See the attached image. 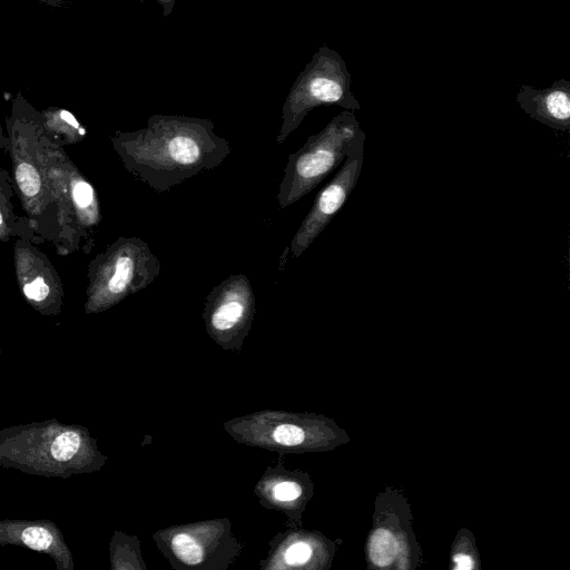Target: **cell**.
I'll return each mask as SVG.
<instances>
[{
  "label": "cell",
  "mask_w": 570,
  "mask_h": 570,
  "mask_svg": "<svg viewBox=\"0 0 570 570\" xmlns=\"http://www.w3.org/2000/svg\"><path fill=\"white\" fill-rule=\"evenodd\" d=\"M110 141L124 167L157 193L219 166L230 154L210 120L185 116H151L145 128L116 131Z\"/></svg>",
  "instance_id": "1"
},
{
  "label": "cell",
  "mask_w": 570,
  "mask_h": 570,
  "mask_svg": "<svg viewBox=\"0 0 570 570\" xmlns=\"http://www.w3.org/2000/svg\"><path fill=\"white\" fill-rule=\"evenodd\" d=\"M100 454L88 431L56 419L0 430V465L22 473L63 478L89 473Z\"/></svg>",
  "instance_id": "2"
},
{
  "label": "cell",
  "mask_w": 570,
  "mask_h": 570,
  "mask_svg": "<svg viewBox=\"0 0 570 570\" xmlns=\"http://www.w3.org/2000/svg\"><path fill=\"white\" fill-rule=\"evenodd\" d=\"M6 124L16 193L38 237L55 245L58 227L47 178L41 115L22 97H18Z\"/></svg>",
  "instance_id": "3"
},
{
  "label": "cell",
  "mask_w": 570,
  "mask_h": 570,
  "mask_svg": "<svg viewBox=\"0 0 570 570\" xmlns=\"http://www.w3.org/2000/svg\"><path fill=\"white\" fill-rule=\"evenodd\" d=\"M47 178L56 206L59 255L90 250L101 222L99 198L91 183L68 158L63 148L45 135Z\"/></svg>",
  "instance_id": "4"
},
{
  "label": "cell",
  "mask_w": 570,
  "mask_h": 570,
  "mask_svg": "<svg viewBox=\"0 0 570 570\" xmlns=\"http://www.w3.org/2000/svg\"><path fill=\"white\" fill-rule=\"evenodd\" d=\"M160 273V262L137 236H120L96 255L88 266L85 312L106 311L150 285Z\"/></svg>",
  "instance_id": "5"
},
{
  "label": "cell",
  "mask_w": 570,
  "mask_h": 570,
  "mask_svg": "<svg viewBox=\"0 0 570 570\" xmlns=\"http://www.w3.org/2000/svg\"><path fill=\"white\" fill-rule=\"evenodd\" d=\"M360 130L353 111L344 110L320 132L309 136L297 151L289 154L277 193L279 208L298 202L336 169Z\"/></svg>",
  "instance_id": "6"
},
{
  "label": "cell",
  "mask_w": 570,
  "mask_h": 570,
  "mask_svg": "<svg viewBox=\"0 0 570 570\" xmlns=\"http://www.w3.org/2000/svg\"><path fill=\"white\" fill-rule=\"evenodd\" d=\"M321 105H337L345 110H358L360 102L351 91V75L345 61L334 50L323 47L288 96L276 137L282 145L298 128L305 116Z\"/></svg>",
  "instance_id": "7"
},
{
  "label": "cell",
  "mask_w": 570,
  "mask_h": 570,
  "mask_svg": "<svg viewBox=\"0 0 570 570\" xmlns=\"http://www.w3.org/2000/svg\"><path fill=\"white\" fill-rule=\"evenodd\" d=\"M365 132L361 129L340 170L316 195L312 208L294 234L289 253L299 257L330 224L355 188L364 161Z\"/></svg>",
  "instance_id": "8"
},
{
  "label": "cell",
  "mask_w": 570,
  "mask_h": 570,
  "mask_svg": "<svg viewBox=\"0 0 570 570\" xmlns=\"http://www.w3.org/2000/svg\"><path fill=\"white\" fill-rule=\"evenodd\" d=\"M29 239L17 238L13 259L17 282L28 304L43 316H57L63 306L62 281L48 256Z\"/></svg>",
  "instance_id": "9"
},
{
  "label": "cell",
  "mask_w": 570,
  "mask_h": 570,
  "mask_svg": "<svg viewBox=\"0 0 570 570\" xmlns=\"http://www.w3.org/2000/svg\"><path fill=\"white\" fill-rule=\"evenodd\" d=\"M254 313L255 296L248 277L234 274L208 293L203 315L210 333L229 338L246 333Z\"/></svg>",
  "instance_id": "10"
},
{
  "label": "cell",
  "mask_w": 570,
  "mask_h": 570,
  "mask_svg": "<svg viewBox=\"0 0 570 570\" xmlns=\"http://www.w3.org/2000/svg\"><path fill=\"white\" fill-rule=\"evenodd\" d=\"M13 544L46 553L58 570H73V558L61 530L49 520H1L0 546Z\"/></svg>",
  "instance_id": "11"
},
{
  "label": "cell",
  "mask_w": 570,
  "mask_h": 570,
  "mask_svg": "<svg viewBox=\"0 0 570 570\" xmlns=\"http://www.w3.org/2000/svg\"><path fill=\"white\" fill-rule=\"evenodd\" d=\"M515 99L532 119L557 131L570 130L569 80L559 79L544 89L522 85Z\"/></svg>",
  "instance_id": "12"
},
{
  "label": "cell",
  "mask_w": 570,
  "mask_h": 570,
  "mask_svg": "<svg viewBox=\"0 0 570 570\" xmlns=\"http://www.w3.org/2000/svg\"><path fill=\"white\" fill-rule=\"evenodd\" d=\"M14 191L12 174L0 166V242L8 243L16 237L41 243L29 219L17 215L12 202Z\"/></svg>",
  "instance_id": "13"
},
{
  "label": "cell",
  "mask_w": 570,
  "mask_h": 570,
  "mask_svg": "<svg viewBox=\"0 0 570 570\" xmlns=\"http://www.w3.org/2000/svg\"><path fill=\"white\" fill-rule=\"evenodd\" d=\"M40 115L45 135L58 147L78 144L86 136V129L68 110L51 108Z\"/></svg>",
  "instance_id": "14"
},
{
  "label": "cell",
  "mask_w": 570,
  "mask_h": 570,
  "mask_svg": "<svg viewBox=\"0 0 570 570\" xmlns=\"http://www.w3.org/2000/svg\"><path fill=\"white\" fill-rule=\"evenodd\" d=\"M399 544L393 534L385 529L375 530L368 541V553L372 562L385 567L393 562Z\"/></svg>",
  "instance_id": "15"
},
{
  "label": "cell",
  "mask_w": 570,
  "mask_h": 570,
  "mask_svg": "<svg viewBox=\"0 0 570 570\" xmlns=\"http://www.w3.org/2000/svg\"><path fill=\"white\" fill-rule=\"evenodd\" d=\"M171 547L178 559L187 564H197L203 559L202 548L189 534H176L171 540Z\"/></svg>",
  "instance_id": "16"
},
{
  "label": "cell",
  "mask_w": 570,
  "mask_h": 570,
  "mask_svg": "<svg viewBox=\"0 0 570 570\" xmlns=\"http://www.w3.org/2000/svg\"><path fill=\"white\" fill-rule=\"evenodd\" d=\"M274 440L282 445H298L304 441V431L293 424H282L273 433Z\"/></svg>",
  "instance_id": "17"
},
{
  "label": "cell",
  "mask_w": 570,
  "mask_h": 570,
  "mask_svg": "<svg viewBox=\"0 0 570 570\" xmlns=\"http://www.w3.org/2000/svg\"><path fill=\"white\" fill-rule=\"evenodd\" d=\"M311 548L304 542L294 543L285 553V559L291 564L304 563L311 557Z\"/></svg>",
  "instance_id": "18"
},
{
  "label": "cell",
  "mask_w": 570,
  "mask_h": 570,
  "mask_svg": "<svg viewBox=\"0 0 570 570\" xmlns=\"http://www.w3.org/2000/svg\"><path fill=\"white\" fill-rule=\"evenodd\" d=\"M301 488L295 482H282L274 488V495L281 501H291L298 498Z\"/></svg>",
  "instance_id": "19"
},
{
  "label": "cell",
  "mask_w": 570,
  "mask_h": 570,
  "mask_svg": "<svg viewBox=\"0 0 570 570\" xmlns=\"http://www.w3.org/2000/svg\"><path fill=\"white\" fill-rule=\"evenodd\" d=\"M458 570H470L473 568V560L470 556L458 553L453 557Z\"/></svg>",
  "instance_id": "20"
},
{
  "label": "cell",
  "mask_w": 570,
  "mask_h": 570,
  "mask_svg": "<svg viewBox=\"0 0 570 570\" xmlns=\"http://www.w3.org/2000/svg\"><path fill=\"white\" fill-rule=\"evenodd\" d=\"M0 149L8 153V138L0 122Z\"/></svg>",
  "instance_id": "21"
},
{
  "label": "cell",
  "mask_w": 570,
  "mask_h": 570,
  "mask_svg": "<svg viewBox=\"0 0 570 570\" xmlns=\"http://www.w3.org/2000/svg\"><path fill=\"white\" fill-rule=\"evenodd\" d=\"M1 352H2V350L0 348V355H1Z\"/></svg>",
  "instance_id": "22"
}]
</instances>
